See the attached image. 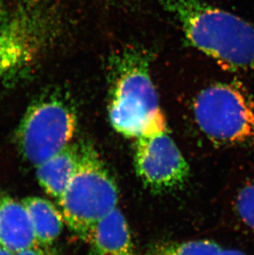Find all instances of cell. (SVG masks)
I'll return each mask as SVG.
<instances>
[{"mask_svg":"<svg viewBox=\"0 0 254 255\" xmlns=\"http://www.w3.org/2000/svg\"><path fill=\"white\" fill-rule=\"evenodd\" d=\"M193 114L213 144L254 149V99L239 83L217 82L204 88L195 99Z\"/></svg>","mask_w":254,"mask_h":255,"instance_id":"cell-4","label":"cell"},{"mask_svg":"<svg viewBox=\"0 0 254 255\" xmlns=\"http://www.w3.org/2000/svg\"><path fill=\"white\" fill-rule=\"evenodd\" d=\"M77 128L72 105L62 97L48 94L26 109L15 133L22 158L36 167L71 143Z\"/></svg>","mask_w":254,"mask_h":255,"instance_id":"cell-5","label":"cell"},{"mask_svg":"<svg viewBox=\"0 0 254 255\" xmlns=\"http://www.w3.org/2000/svg\"><path fill=\"white\" fill-rule=\"evenodd\" d=\"M79 155L80 144L70 143L57 154L36 167L39 184L57 202L75 174Z\"/></svg>","mask_w":254,"mask_h":255,"instance_id":"cell-10","label":"cell"},{"mask_svg":"<svg viewBox=\"0 0 254 255\" xmlns=\"http://www.w3.org/2000/svg\"><path fill=\"white\" fill-rule=\"evenodd\" d=\"M40 245L28 212L22 202L0 197V246L16 254Z\"/></svg>","mask_w":254,"mask_h":255,"instance_id":"cell-8","label":"cell"},{"mask_svg":"<svg viewBox=\"0 0 254 255\" xmlns=\"http://www.w3.org/2000/svg\"><path fill=\"white\" fill-rule=\"evenodd\" d=\"M235 209L240 222L254 231V182L246 183L239 190Z\"/></svg>","mask_w":254,"mask_h":255,"instance_id":"cell-13","label":"cell"},{"mask_svg":"<svg viewBox=\"0 0 254 255\" xmlns=\"http://www.w3.org/2000/svg\"><path fill=\"white\" fill-rule=\"evenodd\" d=\"M5 17H6V13H5L4 6L2 4V0H0V27L5 23Z\"/></svg>","mask_w":254,"mask_h":255,"instance_id":"cell-16","label":"cell"},{"mask_svg":"<svg viewBox=\"0 0 254 255\" xmlns=\"http://www.w3.org/2000/svg\"><path fill=\"white\" fill-rule=\"evenodd\" d=\"M13 255H59L55 251L48 249V246L36 245L31 248L26 249L24 251H20Z\"/></svg>","mask_w":254,"mask_h":255,"instance_id":"cell-14","label":"cell"},{"mask_svg":"<svg viewBox=\"0 0 254 255\" xmlns=\"http://www.w3.org/2000/svg\"><path fill=\"white\" fill-rule=\"evenodd\" d=\"M89 255H136L129 225L118 207L92 230Z\"/></svg>","mask_w":254,"mask_h":255,"instance_id":"cell-9","label":"cell"},{"mask_svg":"<svg viewBox=\"0 0 254 255\" xmlns=\"http://www.w3.org/2000/svg\"><path fill=\"white\" fill-rule=\"evenodd\" d=\"M215 255H248L243 251H238L235 249L221 248Z\"/></svg>","mask_w":254,"mask_h":255,"instance_id":"cell-15","label":"cell"},{"mask_svg":"<svg viewBox=\"0 0 254 255\" xmlns=\"http://www.w3.org/2000/svg\"><path fill=\"white\" fill-rule=\"evenodd\" d=\"M221 248L211 240L161 242L150 247L145 255H215Z\"/></svg>","mask_w":254,"mask_h":255,"instance_id":"cell-12","label":"cell"},{"mask_svg":"<svg viewBox=\"0 0 254 255\" xmlns=\"http://www.w3.org/2000/svg\"><path fill=\"white\" fill-rule=\"evenodd\" d=\"M58 18L51 5L35 1L0 27V80L41 56L56 36Z\"/></svg>","mask_w":254,"mask_h":255,"instance_id":"cell-6","label":"cell"},{"mask_svg":"<svg viewBox=\"0 0 254 255\" xmlns=\"http://www.w3.org/2000/svg\"><path fill=\"white\" fill-rule=\"evenodd\" d=\"M22 202L31 218L37 242L48 246L56 241L65 224L61 212L50 201L39 197H28Z\"/></svg>","mask_w":254,"mask_h":255,"instance_id":"cell-11","label":"cell"},{"mask_svg":"<svg viewBox=\"0 0 254 255\" xmlns=\"http://www.w3.org/2000/svg\"><path fill=\"white\" fill-rule=\"evenodd\" d=\"M118 188L91 144H80L75 174L58 202L65 224L87 241L98 222L117 208Z\"/></svg>","mask_w":254,"mask_h":255,"instance_id":"cell-3","label":"cell"},{"mask_svg":"<svg viewBox=\"0 0 254 255\" xmlns=\"http://www.w3.org/2000/svg\"><path fill=\"white\" fill-rule=\"evenodd\" d=\"M187 42L230 70L254 67V27L202 0H163Z\"/></svg>","mask_w":254,"mask_h":255,"instance_id":"cell-1","label":"cell"},{"mask_svg":"<svg viewBox=\"0 0 254 255\" xmlns=\"http://www.w3.org/2000/svg\"><path fill=\"white\" fill-rule=\"evenodd\" d=\"M108 116L113 128L137 138L166 121L152 81L149 59L137 49H126L111 58Z\"/></svg>","mask_w":254,"mask_h":255,"instance_id":"cell-2","label":"cell"},{"mask_svg":"<svg viewBox=\"0 0 254 255\" xmlns=\"http://www.w3.org/2000/svg\"><path fill=\"white\" fill-rule=\"evenodd\" d=\"M134 161L137 175L153 193L178 189L189 178V164L171 138L166 121L136 138Z\"/></svg>","mask_w":254,"mask_h":255,"instance_id":"cell-7","label":"cell"},{"mask_svg":"<svg viewBox=\"0 0 254 255\" xmlns=\"http://www.w3.org/2000/svg\"><path fill=\"white\" fill-rule=\"evenodd\" d=\"M0 255H13V254L11 253L2 246H0Z\"/></svg>","mask_w":254,"mask_h":255,"instance_id":"cell-17","label":"cell"}]
</instances>
